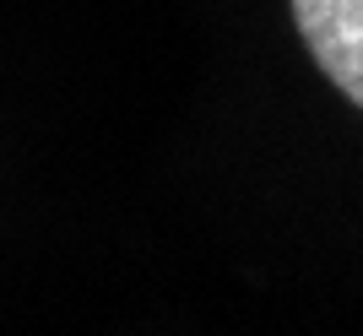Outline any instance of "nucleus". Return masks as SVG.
I'll list each match as a JSON object with an SVG mask.
<instances>
[{"mask_svg":"<svg viewBox=\"0 0 363 336\" xmlns=\"http://www.w3.org/2000/svg\"><path fill=\"white\" fill-rule=\"evenodd\" d=\"M293 22L315 65L363 108V0H293Z\"/></svg>","mask_w":363,"mask_h":336,"instance_id":"nucleus-1","label":"nucleus"}]
</instances>
